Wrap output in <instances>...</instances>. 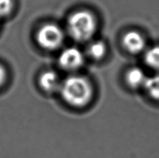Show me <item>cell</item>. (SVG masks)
I'll list each match as a JSON object with an SVG mask.
<instances>
[{
    "instance_id": "6da1fadb",
    "label": "cell",
    "mask_w": 159,
    "mask_h": 158,
    "mask_svg": "<svg viewBox=\"0 0 159 158\" xmlns=\"http://www.w3.org/2000/svg\"><path fill=\"white\" fill-rule=\"evenodd\" d=\"M60 92L64 100L74 107H83L90 102L93 88L89 80L82 76H70L61 82Z\"/></svg>"
},
{
    "instance_id": "7a4b0ae2",
    "label": "cell",
    "mask_w": 159,
    "mask_h": 158,
    "mask_svg": "<svg viewBox=\"0 0 159 158\" xmlns=\"http://www.w3.org/2000/svg\"><path fill=\"white\" fill-rule=\"evenodd\" d=\"M97 28L96 17L88 10L73 12L68 20V30L71 38L79 42L90 40Z\"/></svg>"
},
{
    "instance_id": "3957f363",
    "label": "cell",
    "mask_w": 159,
    "mask_h": 158,
    "mask_svg": "<svg viewBox=\"0 0 159 158\" xmlns=\"http://www.w3.org/2000/svg\"><path fill=\"white\" fill-rule=\"evenodd\" d=\"M65 39L64 32L58 26L48 23L39 29L36 40L39 46L45 50H56L62 45Z\"/></svg>"
},
{
    "instance_id": "277c9868",
    "label": "cell",
    "mask_w": 159,
    "mask_h": 158,
    "mask_svg": "<svg viewBox=\"0 0 159 158\" xmlns=\"http://www.w3.org/2000/svg\"><path fill=\"white\" fill-rule=\"evenodd\" d=\"M58 63L66 71H75L83 64L84 56L77 47L65 48L59 55Z\"/></svg>"
},
{
    "instance_id": "5b68a950",
    "label": "cell",
    "mask_w": 159,
    "mask_h": 158,
    "mask_svg": "<svg viewBox=\"0 0 159 158\" xmlns=\"http://www.w3.org/2000/svg\"><path fill=\"white\" fill-rule=\"evenodd\" d=\"M123 45L131 54H138L144 49L145 40L137 31H129L123 37Z\"/></svg>"
},
{
    "instance_id": "8992f818",
    "label": "cell",
    "mask_w": 159,
    "mask_h": 158,
    "mask_svg": "<svg viewBox=\"0 0 159 158\" xmlns=\"http://www.w3.org/2000/svg\"><path fill=\"white\" fill-rule=\"evenodd\" d=\"M40 87L48 92H53L60 89L61 82L57 73L52 71H48L43 72L40 75L39 80Z\"/></svg>"
},
{
    "instance_id": "52a82bcc",
    "label": "cell",
    "mask_w": 159,
    "mask_h": 158,
    "mask_svg": "<svg viewBox=\"0 0 159 158\" xmlns=\"http://www.w3.org/2000/svg\"><path fill=\"white\" fill-rule=\"evenodd\" d=\"M146 77L144 71L139 68H133L127 71L126 74V81L130 87L133 88H138L141 86H144Z\"/></svg>"
},
{
    "instance_id": "ba28073f",
    "label": "cell",
    "mask_w": 159,
    "mask_h": 158,
    "mask_svg": "<svg viewBox=\"0 0 159 158\" xmlns=\"http://www.w3.org/2000/svg\"><path fill=\"white\" fill-rule=\"evenodd\" d=\"M144 87L152 99L159 101V74L148 77Z\"/></svg>"
},
{
    "instance_id": "9c48e42d",
    "label": "cell",
    "mask_w": 159,
    "mask_h": 158,
    "mask_svg": "<svg viewBox=\"0 0 159 158\" xmlns=\"http://www.w3.org/2000/svg\"><path fill=\"white\" fill-rule=\"evenodd\" d=\"M107 47L105 43L100 40L94 41L89 44L88 47V54L95 60H99L106 54Z\"/></svg>"
},
{
    "instance_id": "30bf717a",
    "label": "cell",
    "mask_w": 159,
    "mask_h": 158,
    "mask_svg": "<svg viewBox=\"0 0 159 158\" xmlns=\"http://www.w3.org/2000/svg\"><path fill=\"white\" fill-rule=\"evenodd\" d=\"M144 60L150 68L159 71V46L148 50L144 55Z\"/></svg>"
},
{
    "instance_id": "8fae6325",
    "label": "cell",
    "mask_w": 159,
    "mask_h": 158,
    "mask_svg": "<svg viewBox=\"0 0 159 158\" xmlns=\"http://www.w3.org/2000/svg\"><path fill=\"white\" fill-rule=\"evenodd\" d=\"M13 8L12 0H0V17L9 15Z\"/></svg>"
},
{
    "instance_id": "7c38bea8",
    "label": "cell",
    "mask_w": 159,
    "mask_h": 158,
    "mask_svg": "<svg viewBox=\"0 0 159 158\" xmlns=\"http://www.w3.org/2000/svg\"><path fill=\"white\" fill-rule=\"evenodd\" d=\"M6 79V71L2 65H0V88L4 85Z\"/></svg>"
}]
</instances>
